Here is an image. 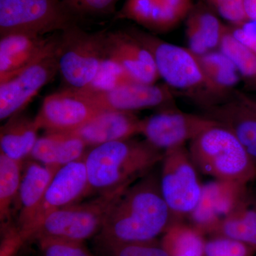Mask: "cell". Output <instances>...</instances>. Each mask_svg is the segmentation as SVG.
<instances>
[{
    "mask_svg": "<svg viewBox=\"0 0 256 256\" xmlns=\"http://www.w3.org/2000/svg\"><path fill=\"white\" fill-rule=\"evenodd\" d=\"M197 170L216 180L247 185L256 180V162L232 131L215 124L190 142Z\"/></svg>",
    "mask_w": 256,
    "mask_h": 256,
    "instance_id": "cell-4",
    "label": "cell"
},
{
    "mask_svg": "<svg viewBox=\"0 0 256 256\" xmlns=\"http://www.w3.org/2000/svg\"><path fill=\"white\" fill-rule=\"evenodd\" d=\"M186 24L188 50L197 56L220 47L227 26L212 11L203 8H192Z\"/></svg>",
    "mask_w": 256,
    "mask_h": 256,
    "instance_id": "cell-22",
    "label": "cell"
},
{
    "mask_svg": "<svg viewBox=\"0 0 256 256\" xmlns=\"http://www.w3.org/2000/svg\"><path fill=\"white\" fill-rule=\"evenodd\" d=\"M192 8V0H126L117 18L150 31L166 32L186 18Z\"/></svg>",
    "mask_w": 256,
    "mask_h": 256,
    "instance_id": "cell-16",
    "label": "cell"
},
{
    "mask_svg": "<svg viewBox=\"0 0 256 256\" xmlns=\"http://www.w3.org/2000/svg\"><path fill=\"white\" fill-rule=\"evenodd\" d=\"M216 124L203 114H188L173 106L142 119L140 134L156 149L166 152L185 146V143Z\"/></svg>",
    "mask_w": 256,
    "mask_h": 256,
    "instance_id": "cell-10",
    "label": "cell"
},
{
    "mask_svg": "<svg viewBox=\"0 0 256 256\" xmlns=\"http://www.w3.org/2000/svg\"><path fill=\"white\" fill-rule=\"evenodd\" d=\"M160 175V190L178 222L190 216L201 201L204 186L185 146L164 152Z\"/></svg>",
    "mask_w": 256,
    "mask_h": 256,
    "instance_id": "cell-8",
    "label": "cell"
},
{
    "mask_svg": "<svg viewBox=\"0 0 256 256\" xmlns=\"http://www.w3.org/2000/svg\"><path fill=\"white\" fill-rule=\"evenodd\" d=\"M130 82L134 80L124 67L108 54L92 82L80 90L90 94H104Z\"/></svg>",
    "mask_w": 256,
    "mask_h": 256,
    "instance_id": "cell-29",
    "label": "cell"
},
{
    "mask_svg": "<svg viewBox=\"0 0 256 256\" xmlns=\"http://www.w3.org/2000/svg\"><path fill=\"white\" fill-rule=\"evenodd\" d=\"M164 154L146 140L132 138L90 148L84 158L90 194L128 188L154 170Z\"/></svg>",
    "mask_w": 256,
    "mask_h": 256,
    "instance_id": "cell-2",
    "label": "cell"
},
{
    "mask_svg": "<svg viewBox=\"0 0 256 256\" xmlns=\"http://www.w3.org/2000/svg\"><path fill=\"white\" fill-rule=\"evenodd\" d=\"M60 169L46 166L33 160L24 163L18 198V216L16 226L20 233L24 232L33 222L52 178Z\"/></svg>",
    "mask_w": 256,
    "mask_h": 256,
    "instance_id": "cell-20",
    "label": "cell"
},
{
    "mask_svg": "<svg viewBox=\"0 0 256 256\" xmlns=\"http://www.w3.org/2000/svg\"><path fill=\"white\" fill-rule=\"evenodd\" d=\"M36 240L43 256H94L84 242L50 237Z\"/></svg>",
    "mask_w": 256,
    "mask_h": 256,
    "instance_id": "cell-31",
    "label": "cell"
},
{
    "mask_svg": "<svg viewBox=\"0 0 256 256\" xmlns=\"http://www.w3.org/2000/svg\"><path fill=\"white\" fill-rule=\"evenodd\" d=\"M160 190L154 170L126 188L110 208L95 237L104 242H129L156 240L178 223Z\"/></svg>",
    "mask_w": 256,
    "mask_h": 256,
    "instance_id": "cell-1",
    "label": "cell"
},
{
    "mask_svg": "<svg viewBox=\"0 0 256 256\" xmlns=\"http://www.w3.org/2000/svg\"><path fill=\"white\" fill-rule=\"evenodd\" d=\"M204 116L235 134L256 162V97L234 90L223 102L204 109Z\"/></svg>",
    "mask_w": 256,
    "mask_h": 256,
    "instance_id": "cell-13",
    "label": "cell"
},
{
    "mask_svg": "<svg viewBox=\"0 0 256 256\" xmlns=\"http://www.w3.org/2000/svg\"><path fill=\"white\" fill-rule=\"evenodd\" d=\"M255 250L238 240L222 236H213L206 242V256H254Z\"/></svg>",
    "mask_w": 256,
    "mask_h": 256,
    "instance_id": "cell-32",
    "label": "cell"
},
{
    "mask_svg": "<svg viewBox=\"0 0 256 256\" xmlns=\"http://www.w3.org/2000/svg\"><path fill=\"white\" fill-rule=\"evenodd\" d=\"M128 30L151 52L160 78L173 90H178L203 110L218 105L228 98L208 80L198 57L188 48L163 41L139 28Z\"/></svg>",
    "mask_w": 256,
    "mask_h": 256,
    "instance_id": "cell-3",
    "label": "cell"
},
{
    "mask_svg": "<svg viewBox=\"0 0 256 256\" xmlns=\"http://www.w3.org/2000/svg\"><path fill=\"white\" fill-rule=\"evenodd\" d=\"M53 46L26 68L0 82V119H9L20 114L37 92L58 73L56 47Z\"/></svg>",
    "mask_w": 256,
    "mask_h": 256,
    "instance_id": "cell-9",
    "label": "cell"
},
{
    "mask_svg": "<svg viewBox=\"0 0 256 256\" xmlns=\"http://www.w3.org/2000/svg\"><path fill=\"white\" fill-rule=\"evenodd\" d=\"M107 50L134 82L154 84L160 78L151 52L129 30L107 32Z\"/></svg>",
    "mask_w": 256,
    "mask_h": 256,
    "instance_id": "cell-18",
    "label": "cell"
},
{
    "mask_svg": "<svg viewBox=\"0 0 256 256\" xmlns=\"http://www.w3.org/2000/svg\"><path fill=\"white\" fill-rule=\"evenodd\" d=\"M127 188L56 210L37 227L31 240L50 237L84 242L96 237L104 227L114 202Z\"/></svg>",
    "mask_w": 256,
    "mask_h": 256,
    "instance_id": "cell-6",
    "label": "cell"
},
{
    "mask_svg": "<svg viewBox=\"0 0 256 256\" xmlns=\"http://www.w3.org/2000/svg\"><path fill=\"white\" fill-rule=\"evenodd\" d=\"M24 163L0 152V222L1 227L10 224L12 206L18 200Z\"/></svg>",
    "mask_w": 256,
    "mask_h": 256,
    "instance_id": "cell-26",
    "label": "cell"
},
{
    "mask_svg": "<svg viewBox=\"0 0 256 256\" xmlns=\"http://www.w3.org/2000/svg\"><path fill=\"white\" fill-rule=\"evenodd\" d=\"M101 110L133 112L175 105L174 92L166 84L130 82L104 94L86 92Z\"/></svg>",
    "mask_w": 256,
    "mask_h": 256,
    "instance_id": "cell-14",
    "label": "cell"
},
{
    "mask_svg": "<svg viewBox=\"0 0 256 256\" xmlns=\"http://www.w3.org/2000/svg\"><path fill=\"white\" fill-rule=\"evenodd\" d=\"M40 128L35 118L20 114L10 118L0 129V152L24 162L38 140Z\"/></svg>",
    "mask_w": 256,
    "mask_h": 256,
    "instance_id": "cell-23",
    "label": "cell"
},
{
    "mask_svg": "<svg viewBox=\"0 0 256 256\" xmlns=\"http://www.w3.org/2000/svg\"><path fill=\"white\" fill-rule=\"evenodd\" d=\"M95 245L100 256H170L156 240L143 242H118L96 240Z\"/></svg>",
    "mask_w": 256,
    "mask_h": 256,
    "instance_id": "cell-30",
    "label": "cell"
},
{
    "mask_svg": "<svg viewBox=\"0 0 256 256\" xmlns=\"http://www.w3.org/2000/svg\"><path fill=\"white\" fill-rule=\"evenodd\" d=\"M244 10L248 21H256V0H244Z\"/></svg>",
    "mask_w": 256,
    "mask_h": 256,
    "instance_id": "cell-37",
    "label": "cell"
},
{
    "mask_svg": "<svg viewBox=\"0 0 256 256\" xmlns=\"http://www.w3.org/2000/svg\"><path fill=\"white\" fill-rule=\"evenodd\" d=\"M76 14H102L114 11L118 0H64Z\"/></svg>",
    "mask_w": 256,
    "mask_h": 256,
    "instance_id": "cell-34",
    "label": "cell"
},
{
    "mask_svg": "<svg viewBox=\"0 0 256 256\" xmlns=\"http://www.w3.org/2000/svg\"><path fill=\"white\" fill-rule=\"evenodd\" d=\"M220 52L235 64L248 87L256 92V54L238 41L227 26L220 46Z\"/></svg>",
    "mask_w": 256,
    "mask_h": 256,
    "instance_id": "cell-28",
    "label": "cell"
},
{
    "mask_svg": "<svg viewBox=\"0 0 256 256\" xmlns=\"http://www.w3.org/2000/svg\"><path fill=\"white\" fill-rule=\"evenodd\" d=\"M102 111L86 92L67 87L47 96L34 118L46 133H67L76 130Z\"/></svg>",
    "mask_w": 256,
    "mask_h": 256,
    "instance_id": "cell-11",
    "label": "cell"
},
{
    "mask_svg": "<svg viewBox=\"0 0 256 256\" xmlns=\"http://www.w3.org/2000/svg\"><path fill=\"white\" fill-rule=\"evenodd\" d=\"M160 242L170 256H206L203 234L183 222L173 224Z\"/></svg>",
    "mask_w": 256,
    "mask_h": 256,
    "instance_id": "cell-25",
    "label": "cell"
},
{
    "mask_svg": "<svg viewBox=\"0 0 256 256\" xmlns=\"http://www.w3.org/2000/svg\"><path fill=\"white\" fill-rule=\"evenodd\" d=\"M141 122L133 112L106 110L70 134L82 139L88 148L130 139L140 134Z\"/></svg>",
    "mask_w": 256,
    "mask_h": 256,
    "instance_id": "cell-19",
    "label": "cell"
},
{
    "mask_svg": "<svg viewBox=\"0 0 256 256\" xmlns=\"http://www.w3.org/2000/svg\"><path fill=\"white\" fill-rule=\"evenodd\" d=\"M3 232L0 245V256H16L25 244L18 226L11 224L2 227Z\"/></svg>",
    "mask_w": 256,
    "mask_h": 256,
    "instance_id": "cell-35",
    "label": "cell"
},
{
    "mask_svg": "<svg viewBox=\"0 0 256 256\" xmlns=\"http://www.w3.org/2000/svg\"><path fill=\"white\" fill-rule=\"evenodd\" d=\"M108 54L107 32H88L77 24L60 32L58 73L67 87L82 90L94 78Z\"/></svg>",
    "mask_w": 256,
    "mask_h": 256,
    "instance_id": "cell-5",
    "label": "cell"
},
{
    "mask_svg": "<svg viewBox=\"0 0 256 256\" xmlns=\"http://www.w3.org/2000/svg\"><path fill=\"white\" fill-rule=\"evenodd\" d=\"M220 18L235 26L248 21L244 10V0H206Z\"/></svg>",
    "mask_w": 256,
    "mask_h": 256,
    "instance_id": "cell-33",
    "label": "cell"
},
{
    "mask_svg": "<svg viewBox=\"0 0 256 256\" xmlns=\"http://www.w3.org/2000/svg\"><path fill=\"white\" fill-rule=\"evenodd\" d=\"M210 234L244 242L256 252V198L248 194L232 213L218 222Z\"/></svg>",
    "mask_w": 256,
    "mask_h": 256,
    "instance_id": "cell-24",
    "label": "cell"
},
{
    "mask_svg": "<svg viewBox=\"0 0 256 256\" xmlns=\"http://www.w3.org/2000/svg\"><path fill=\"white\" fill-rule=\"evenodd\" d=\"M77 16L64 0H0V34L58 33L77 24Z\"/></svg>",
    "mask_w": 256,
    "mask_h": 256,
    "instance_id": "cell-7",
    "label": "cell"
},
{
    "mask_svg": "<svg viewBox=\"0 0 256 256\" xmlns=\"http://www.w3.org/2000/svg\"><path fill=\"white\" fill-rule=\"evenodd\" d=\"M198 60L207 78L216 88L228 96L240 78L235 64L220 50H210Z\"/></svg>",
    "mask_w": 256,
    "mask_h": 256,
    "instance_id": "cell-27",
    "label": "cell"
},
{
    "mask_svg": "<svg viewBox=\"0 0 256 256\" xmlns=\"http://www.w3.org/2000/svg\"><path fill=\"white\" fill-rule=\"evenodd\" d=\"M84 158L62 166L56 173L33 222L24 232L20 233L25 242L31 240L37 227L50 214L90 195Z\"/></svg>",
    "mask_w": 256,
    "mask_h": 256,
    "instance_id": "cell-12",
    "label": "cell"
},
{
    "mask_svg": "<svg viewBox=\"0 0 256 256\" xmlns=\"http://www.w3.org/2000/svg\"><path fill=\"white\" fill-rule=\"evenodd\" d=\"M88 148L82 139L70 133H46L38 138L30 158L46 166L62 168L82 159Z\"/></svg>",
    "mask_w": 256,
    "mask_h": 256,
    "instance_id": "cell-21",
    "label": "cell"
},
{
    "mask_svg": "<svg viewBox=\"0 0 256 256\" xmlns=\"http://www.w3.org/2000/svg\"><path fill=\"white\" fill-rule=\"evenodd\" d=\"M247 185L216 182L204 186L201 201L190 216L194 228L202 234H210L214 227L232 213L247 196Z\"/></svg>",
    "mask_w": 256,
    "mask_h": 256,
    "instance_id": "cell-17",
    "label": "cell"
},
{
    "mask_svg": "<svg viewBox=\"0 0 256 256\" xmlns=\"http://www.w3.org/2000/svg\"><path fill=\"white\" fill-rule=\"evenodd\" d=\"M230 31L238 41L256 54V34L240 26L230 28Z\"/></svg>",
    "mask_w": 256,
    "mask_h": 256,
    "instance_id": "cell-36",
    "label": "cell"
},
{
    "mask_svg": "<svg viewBox=\"0 0 256 256\" xmlns=\"http://www.w3.org/2000/svg\"><path fill=\"white\" fill-rule=\"evenodd\" d=\"M58 34L28 32L0 34V82L26 68L53 46Z\"/></svg>",
    "mask_w": 256,
    "mask_h": 256,
    "instance_id": "cell-15",
    "label": "cell"
}]
</instances>
